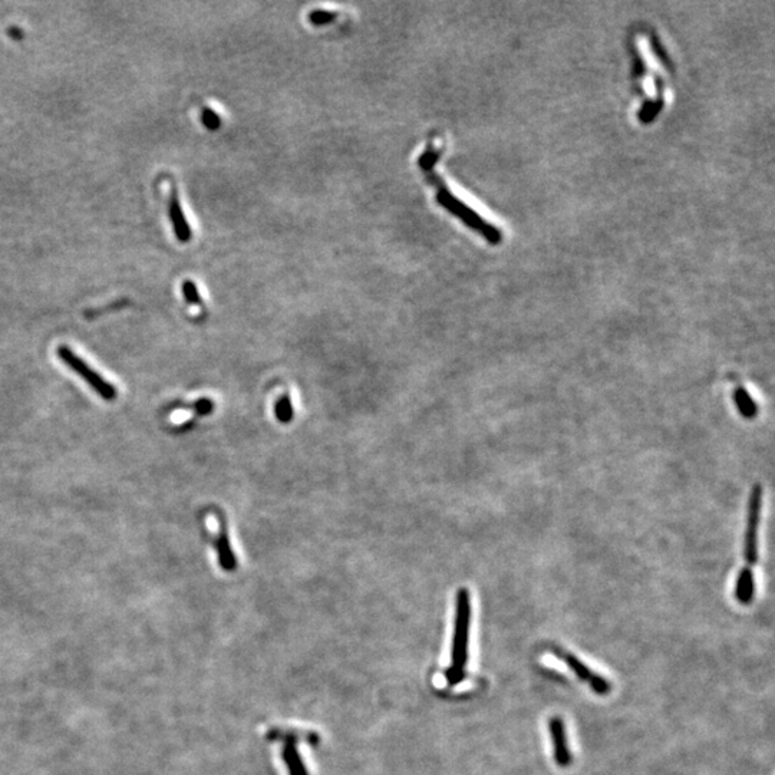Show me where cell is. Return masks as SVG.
I'll use <instances>...</instances> for the list:
<instances>
[{
    "label": "cell",
    "instance_id": "cell-13",
    "mask_svg": "<svg viewBox=\"0 0 775 775\" xmlns=\"http://www.w3.org/2000/svg\"><path fill=\"white\" fill-rule=\"evenodd\" d=\"M274 412H276V418L283 424H289L293 419L295 408H293L292 399H290L289 395H283V396L278 398L277 404L274 407Z\"/></svg>",
    "mask_w": 775,
    "mask_h": 775
},
{
    "label": "cell",
    "instance_id": "cell-10",
    "mask_svg": "<svg viewBox=\"0 0 775 775\" xmlns=\"http://www.w3.org/2000/svg\"><path fill=\"white\" fill-rule=\"evenodd\" d=\"M554 654H555L557 656H559V658L570 668V670H572L580 680L587 682L588 685L592 684V680L595 679V676H596L598 673L592 672V670L588 669L580 659H577L573 654L563 652V650H560V649H554Z\"/></svg>",
    "mask_w": 775,
    "mask_h": 775
},
{
    "label": "cell",
    "instance_id": "cell-1",
    "mask_svg": "<svg viewBox=\"0 0 775 775\" xmlns=\"http://www.w3.org/2000/svg\"><path fill=\"white\" fill-rule=\"evenodd\" d=\"M455 625L451 649V663L445 672L448 685L455 687L465 679L469 663V642L471 626V596L467 588H459L455 605Z\"/></svg>",
    "mask_w": 775,
    "mask_h": 775
},
{
    "label": "cell",
    "instance_id": "cell-7",
    "mask_svg": "<svg viewBox=\"0 0 775 775\" xmlns=\"http://www.w3.org/2000/svg\"><path fill=\"white\" fill-rule=\"evenodd\" d=\"M215 547H217V554H219V562H220L222 569L226 570V572L236 570L237 569V557L233 553L229 532H227V525H226L223 518H220V530H219V536H217V540H215Z\"/></svg>",
    "mask_w": 775,
    "mask_h": 775
},
{
    "label": "cell",
    "instance_id": "cell-3",
    "mask_svg": "<svg viewBox=\"0 0 775 775\" xmlns=\"http://www.w3.org/2000/svg\"><path fill=\"white\" fill-rule=\"evenodd\" d=\"M56 353L62 362L67 363L75 374L79 375L101 398H104L105 400H112L116 398L115 386L111 382L105 381L102 375H100L98 372L92 369L83 359H81L76 353H74L68 346H64V345L59 346L56 349Z\"/></svg>",
    "mask_w": 775,
    "mask_h": 775
},
{
    "label": "cell",
    "instance_id": "cell-14",
    "mask_svg": "<svg viewBox=\"0 0 775 775\" xmlns=\"http://www.w3.org/2000/svg\"><path fill=\"white\" fill-rule=\"evenodd\" d=\"M440 155H441L440 149H436L432 145H428L426 149L424 151V154L418 159V164L425 173H429V171H432L433 166L437 164Z\"/></svg>",
    "mask_w": 775,
    "mask_h": 775
},
{
    "label": "cell",
    "instance_id": "cell-17",
    "mask_svg": "<svg viewBox=\"0 0 775 775\" xmlns=\"http://www.w3.org/2000/svg\"><path fill=\"white\" fill-rule=\"evenodd\" d=\"M336 13L332 12V11H325V9H316V11H312L309 15V20L312 22V25L315 26H323V25H328V23H332L335 19H336Z\"/></svg>",
    "mask_w": 775,
    "mask_h": 775
},
{
    "label": "cell",
    "instance_id": "cell-6",
    "mask_svg": "<svg viewBox=\"0 0 775 775\" xmlns=\"http://www.w3.org/2000/svg\"><path fill=\"white\" fill-rule=\"evenodd\" d=\"M168 214H170V219H171V224H173L175 237L181 243H189L193 237V231H191V227H190L187 219H185V214L182 211V207H181V203H180V198H178V193H177L175 189H173L171 196H170Z\"/></svg>",
    "mask_w": 775,
    "mask_h": 775
},
{
    "label": "cell",
    "instance_id": "cell-12",
    "mask_svg": "<svg viewBox=\"0 0 775 775\" xmlns=\"http://www.w3.org/2000/svg\"><path fill=\"white\" fill-rule=\"evenodd\" d=\"M734 399H735V405L738 411L742 414V417H746L748 419H753L757 417L758 407L746 388L736 386L734 392Z\"/></svg>",
    "mask_w": 775,
    "mask_h": 775
},
{
    "label": "cell",
    "instance_id": "cell-19",
    "mask_svg": "<svg viewBox=\"0 0 775 775\" xmlns=\"http://www.w3.org/2000/svg\"><path fill=\"white\" fill-rule=\"evenodd\" d=\"M9 35L13 38V39H22L23 36V32L19 29V27H11L9 29Z\"/></svg>",
    "mask_w": 775,
    "mask_h": 775
},
{
    "label": "cell",
    "instance_id": "cell-8",
    "mask_svg": "<svg viewBox=\"0 0 775 775\" xmlns=\"http://www.w3.org/2000/svg\"><path fill=\"white\" fill-rule=\"evenodd\" d=\"M755 593V581H754V572L750 567H743L736 579V587H735V598L742 605H750L754 599Z\"/></svg>",
    "mask_w": 775,
    "mask_h": 775
},
{
    "label": "cell",
    "instance_id": "cell-5",
    "mask_svg": "<svg viewBox=\"0 0 775 775\" xmlns=\"http://www.w3.org/2000/svg\"><path fill=\"white\" fill-rule=\"evenodd\" d=\"M550 734L553 742V754L557 765L567 767L572 764V754L567 747V738L563 720L554 717L550 720Z\"/></svg>",
    "mask_w": 775,
    "mask_h": 775
},
{
    "label": "cell",
    "instance_id": "cell-2",
    "mask_svg": "<svg viewBox=\"0 0 775 775\" xmlns=\"http://www.w3.org/2000/svg\"><path fill=\"white\" fill-rule=\"evenodd\" d=\"M429 178V182L436 185L437 189V201L444 207L447 208L450 213H452L454 215L459 217V219L470 226L471 229H474L476 231H478L480 234H483L487 240H490L491 243H497V240L500 238V234L499 231L495 230L492 226H490L488 223H485L481 217L473 211L469 205H465L464 203H461L457 197H454L450 190L445 187L444 181L433 173V171H429V173H425Z\"/></svg>",
    "mask_w": 775,
    "mask_h": 775
},
{
    "label": "cell",
    "instance_id": "cell-4",
    "mask_svg": "<svg viewBox=\"0 0 775 775\" xmlns=\"http://www.w3.org/2000/svg\"><path fill=\"white\" fill-rule=\"evenodd\" d=\"M761 506H762V487L761 484H755L751 488V494H750L746 548H743L747 567L750 569H753L758 560V525H760Z\"/></svg>",
    "mask_w": 775,
    "mask_h": 775
},
{
    "label": "cell",
    "instance_id": "cell-15",
    "mask_svg": "<svg viewBox=\"0 0 775 775\" xmlns=\"http://www.w3.org/2000/svg\"><path fill=\"white\" fill-rule=\"evenodd\" d=\"M182 295H184L185 302H187L189 304H196V306L203 304V299L198 293V289H197L196 283L191 282V281H185L182 283Z\"/></svg>",
    "mask_w": 775,
    "mask_h": 775
},
{
    "label": "cell",
    "instance_id": "cell-16",
    "mask_svg": "<svg viewBox=\"0 0 775 775\" xmlns=\"http://www.w3.org/2000/svg\"><path fill=\"white\" fill-rule=\"evenodd\" d=\"M201 122L203 126L210 131H217L222 126V119L214 109L204 108L201 112Z\"/></svg>",
    "mask_w": 775,
    "mask_h": 775
},
{
    "label": "cell",
    "instance_id": "cell-9",
    "mask_svg": "<svg viewBox=\"0 0 775 775\" xmlns=\"http://www.w3.org/2000/svg\"><path fill=\"white\" fill-rule=\"evenodd\" d=\"M267 738L271 741H283L285 743H295L297 746L299 742H309V743H318L319 736L315 732H303V731H286V729H271L267 734Z\"/></svg>",
    "mask_w": 775,
    "mask_h": 775
},
{
    "label": "cell",
    "instance_id": "cell-18",
    "mask_svg": "<svg viewBox=\"0 0 775 775\" xmlns=\"http://www.w3.org/2000/svg\"><path fill=\"white\" fill-rule=\"evenodd\" d=\"M193 408L200 415H208L214 410V402L208 398H201L196 402V404L193 405Z\"/></svg>",
    "mask_w": 775,
    "mask_h": 775
},
{
    "label": "cell",
    "instance_id": "cell-11",
    "mask_svg": "<svg viewBox=\"0 0 775 775\" xmlns=\"http://www.w3.org/2000/svg\"><path fill=\"white\" fill-rule=\"evenodd\" d=\"M282 755L289 769V775H309L306 765L297 750V746H295V743H285Z\"/></svg>",
    "mask_w": 775,
    "mask_h": 775
}]
</instances>
